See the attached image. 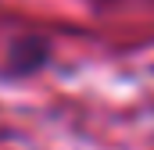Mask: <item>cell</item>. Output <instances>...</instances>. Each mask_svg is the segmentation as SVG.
I'll return each mask as SVG.
<instances>
[{"instance_id":"cell-1","label":"cell","mask_w":154,"mask_h":150,"mask_svg":"<svg viewBox=\"0 0 154 150\" xmlns=\"http://www.w3.org/2000/svg\"><path fill=\"white\" fill-rule=\"evenodd\" d=\"M43 61H47V43H43V39H25V43H14V50H11V72H14V75L36 72Z\"/></svg>"}]
</instances>
